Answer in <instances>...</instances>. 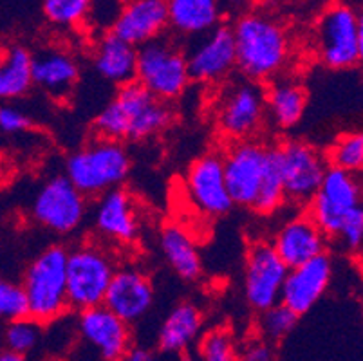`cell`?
Wrapping results in <instances>:
<instances>
[{
	"mask_svg": "<svg viewBox=\"0 0 363 361\" xmlns=\"http://www.w3.org/2000/svg\"><path fill=\"white\" fill-rule=\"evenodd\" d=\"M237 71L244 79L267 84L284 74L293 56L288 24L267 9H252L232 26Z\"/></svg>",
	"mask_w": 363,
	"mask_h": 361,
	"instance_id": "obj_1",
	"label": "cell"
},
{
	"mask_svg": "<svg viewBox=\"0 0 363 361\" xmlns=\"http://www.w3.org/2000/svg\"><path fill=\"white\" fill-rule=\"evenodd\" d=\"M174 121L168 104L156 99L138 82L118 87L114 98L98 112L94 119L96 138L118 143L143 141L167 130Z\"/></svg>",
	"mask_w": 363,
	"mask_h": 361,
	"instance_id": "obj_2",
	"label": "cell"
},
{
	"mask_svg": "<svg viewBox=\"0 0 363 361\" xmlns=\"http://www.w3.org/2000/svg\"><path fill=\"white\" fill-rule=\"evenodd\" d=\"M311 49L331 71L358 67L363 58V22L358 11L343 0L323 6L311 24Z\"/></svg>",
	"mask_w": 363,
	"mask_h": 361,
	"instance_id": "obj_3",
	"label": "cell"
},
{
	"mask_svg": "<svg viewBox=\"0 0 363 361\" xmlns=\"http://www.w3.org/2000/svg\"><path fill=\"white\" fill-rule=\"evenodd\" d=\"M132 170L127 147L118 141L96 138L72 152L65 161V177L87 199L121 188Z\"/></svg>",
	"mask_w": 363,
	"mask_h": 361,
	"instance_id": "obj_4",
	"label": "cell"
},
{
	"mask_svg": "<svg viewBox=\"0 0 363 361\" xmlns=\"http://www.w3.org/2000/svg\"><path fill=\"white\" fill-rule=\"evenodd\" d=\"M67 255L62 244H51L33 258L22 277L28 302V316L40 326H49L69 311Z\"/></svg>",
	"mask_w": 363,
	"mask_h": 361,
	"instance_id": "obj_5",
	"label": "cell"
},
{
	"mask_svg": "<svg viewBox=\"0 0 363 361\" xmlns=\"http://www.w3.org/2000/svg\"><path fill=\"white\" fill-rule=\"evenodd\" d=\"M118 270V260L100 240H87L67 255V304L69 311L104 306L105 293Z\"/></svg>",
	"mask_w": 363,
	"mask_h": 361,
	"instance_id": "obj_6",
	"label": "cell"
},
{
	"mask_svg": "<svg viewBox=\"0 0 363 361\" xmlns=\"http://www.w3.org/2000/svg\"><path fill=\"white\" fill-rule=\"evenodd\" d=\"M213 119L228 143L259 138L267 121L264 85L244 78L224 85L216 99Z\"/></svg>",
	"mask_w": 363,
	"mask_h": 361,
	"instance_id": "obj_7",
	"label": "cell"
},
{
	"mask_svg": "<svg viewBox=\"0 0 363 361\" xmlns=\"http://www.w3.org/2000/svg\"><path fill=\"white\" fill-rule=\"evenodd\" d=\"M136 82L163 104L179 99L192 84L184 51L167 36L145 44L138 49Z\"/></svg>",
	"mask_w": 363,
	"mask_h": 361,
	"instance_id": "obj_8",
	"label": "cell"
},
{
	"mask_svg": "<svg viewBox=\"0 0 363 361\" xmlns=\"http://www.w3.org/2000/svg\"><path fill=\"white\" fill-rule=\"evenodd\" d=\"M29 213L44 230L67 237L84 228L89 215V199L76 190L64 174L52 175L35 191Z\"/></svg>",
	"mask_w": 363,
	"mask_h": 361,
	"instance_id": "obj_9",
	"label": "cell"
},
{
	"mask_svg": "<svg viewBox=\"0 0 363 361\" xmlns=\"http://www.w3.org/2000/svg\"><path fill=\"white\" fill-rule=\"evenodd\" d=\"M277 147L286 203L296 210H306L328 172V161L323 152L302 139H289Z\"/></svg>",
	"mask_w": 363,
	"mask_h": 361,
	"instance_id": "obj_10",
	"label": "cell"
},
{
	"mask_svg": "<svg viewBox=\"0 0 363 361\" xmlns=\"http://www.w3.org/2000/svg\"><path fill=\"white\" fill-rule=\"evenodd\" d=\"M269 145L259 139L228 143L223 150V170L233 206L253 210L267 168Z\"/></svg>",
	"mask_w": 363,
	"mask_h": 361,
	"instance_id": "obj_11",
	"label": "cell"
},
{
	"mask_svg": "<svg viewBox=\"0 0 363 361\" xmlns=\"http://www.w3.org/2000/svg\"><path fill=\"white\" fill-rule=\"evenodd\" d=\"M358 206H362V181L358 175L328 168L318 190L303 211L331 240L338 233L343 218Z\"/></svg>",
	"mask_w": 363,
	"mask_h": 361,
	"instance_id": "obj_12",
	"label": "cell"
},
{
	"mask_svg": "<svg viewBox=\"0 0 363 361\" xmlns=\"http://www.w3.org/2000/svg\"><path fill=\"white\" fill-rule=\"evenodd\" d=\"M288 267L275 253L269 240H253L244 260V300L255 313L280 302Z\"/></svg>",
	"mask_w": 363,
	"mask_h": 361,
	"instance_id": "obj_13",
	"label": "cell"
},
{
	"mask_svg": "<svg viewBox=\"0 0 363 361\" xmlns=\"http://www.w3.org/2000/svg\"><path fill=\"white\" fill-rule=\"evenodd\" d=\"M92 230L101 244L130 246L140 240L141 215L136 199L127 188L100 195L92 208Z\"/></svg>",
	"mask_w": 363,
	"mask_h": 361,
	"instance_id": "obj_14",
	"label": "cell"
},
{
	"mask_svg": "<svg viewBox=\"0 0 363 361\" xmlns=\"http://www.w3.org/2000/svg\"><path fill=\"white\" fill-rule=\"evenodd\" d=\"M184 56L192 82L203 85L223 84L237 71L232 28L220 24L206 35L197 36Z\"/></svg>",
	"mask_w": 363,
	"mask_h": 361,
	"instance_id": "obj_15",
	"label": "cell"
},
{
	"mask_svg": "<svg viewBox=\"0 0 363 361\" xmlns=\"http://www.w3.org/2000/svg\"><path fill=\"white\" fill-rule=\"evenodd\" d=\"M184 191L192 206L206 217H224L232 211L219 152H206L192 161L184 177Z\"/></svg>",
	"mask_w": 363,
	"mask_h": 361,
	"instance_id": "obj_16",
	"label": "cell"
},
{
	"mask_svg": "<svg viewBox=\"0 0 363 361\" xmlns=\"http://www.w3.org/2000/svg\"><path fill=\"white\" fill-rule=\"evenodd\" d=\"M156 302L150 274L138 266H118L105 293L104 306L128 326L141 322Z\"/></svg>",
	"mask_w": 363,
	"mask_h": 361,
	"instance_id": "obj_17",
	"label": "cell"
},
{
	"mask_svg": "<svg viewBox=\"0 0 363 361\" xmlns=\"http://www.w3.org/2000/svg\"><path fill=\"white\" fill-rule=\"evenodd\" d=\"M335 274V264L329 253H322L308 262L288 270L280 302L296 316L308 314L328 293Z\"/></svg>",
	"mask_w": 363,
	"mask_h": 361,
	"instance_id": "obj_18",
	"label": "cell"
},
{
	"mask_svg": "<svg viewBox=\"0 0 363 361\" xmlns=\"http://www.w3.org/2000/svg\"><path fill=\"white\" fill-rule=\"evenodd\" d=\"M76 329L89 347L104 361H120L132 349V329L105 306L78 313Z\"/></svg>",
	"mask_w": 363,
	"mask_h": 361,
	"instance_id": "obj_19",
	"label": "cell"
},
{
	"mask_svg": "<svg viewBox=\"0 0 363 361\" xmlns=\"http://www.w3.org/2000/svg\"><path fill=\"white\" fill-rule=\"evenodd\" d=\"M329 243L331 240L320 231V228L303 210H298V213L286 218L269 240L288 270L308 262L318 255L328 253Z\"/></svg>",
	"mask_w": 363,
	"mask_h": 361,
	"instance_id": "obj_20",
	"label": "cell"
},
{
	"mask_svg": "<svg viewBox=\"0 0 363 361\" xmlns=\"http://www.w3.org/2000/svg\"><path fill=\"white\" fill-rule=\"evenodd\" d=\"M168 16L164 0H125L111 33L134 49L164 36Z\"/></svg>",
	"mask_w": 363,
	"mask_h": 361,
	"instance_id": "obj_21",
	"label": "cell"
},
{
	"mask_svg": "<svg viewBox=\"0 0 363 361\" xmlns=\"http://www.w3.org/2000/svg\"><path fill=\"white\" fill-rule=\"evenodd\" d=\"M33 87L56 101H67L80 82V65L74 56L60 48L35 52L31 60Z\"/></svg>",
	"mask_w": 363,
	"mask_h": 361,
	"instance_id": "obj_22",
	"label": "cell"
},
{
	"mask_svg": "<svg viewBox=\"0 0 363 361\" xmlns=\"http://www.w3.org/2000/svg\"><path fill=\"white\" fill-rule=\"evenodd\" d=\"M266 116L279 130H291L302 121L308 109V91L295 76L280 74L264 87Z\"/></svg>",
	"mask_w": 363,
	"mask_h": 361,
	"instance_id": "obj_23",
	"label": "cell"
},
{
	"mask_svg": "<svg viewBox=\"0 0 363 361\" xmlns=\"http://www.w3.org/2000/svg\"><path fill=\"white\" fill-rule=\"evenodd\" d=\"M157 246L164 262L184 282H196L203 274L199 248L190 231L179 223H167L157 235Z\"/></svg>",
	"mask_w": 363,
	"mask_h": 361,
	"instance_id": "obj_24",
	"label": "cell"
},
{
	"mask_svg": "<svg viewBox=\"0 0 363 361\" xmlns=\"http://www.w3.org/2000/svg\"><path fill=\"white\" fill-rule=\"evenodd\" d=\"M168 29L184 38H197L220 26L223 0H164Z\"/></svg>",
	"mask_w": 363,
	"mask_h": 361,
	"instance_id": "obj_25",
	"label": "cell"
},
{
	"mask_svg": "<svg viewBox=\"0 0 363 361\" xmlns=\"http://www.w3.org/2000/svg\"><path fill=\"white\" fill-rule=\"evenodd\" d=\"M136 62L138 49L125 44L111 31L104 33L92 49V65L96 72L116 87L136 82Z\"/></svg>",
	"mask_w": 363,
	"mask_h": 361,
	"instance_id": "obj_26",
	"label": "cell"
},
{
	"mask_svg": "<svg viewBox=\"0 0 363 361\" xmlns=\"http://www.w3.org/2000/svg\"><path fill=\"white\" fill-rule=\"evenodd\" d=\"M204 314L194 302H179L157 331V349L164 354H181L199 340Z\"/></svg>",
	"mask_w": 363,
	"mask_h": 361,
	"instance_id": "obj_27",
	"label": "cell"
},
{
	"mask_svg": "<svg viewBox=\"0 0 363 361\" xmlns=\"http://www.w3.org/2000/svg\"><path fill=\"white\" fill-rule=\"evenodd\" d=\"M33 52L21 44H0V99L9 104L33 89Z\"/></svg>",
	"mask_w": 363,
	"mask_h": 361,
	"instance_id": "obj_28",
	"label": "cell"
},
{
	"mask_svg": "<svg viewBox=\"0 0 363 361\" xmlns=\"http://www.w3.org/2000/svg\"><path fill=\"white\" fill-rule=\"evenodd\" d=\"M286 206H288V203H286V194H284L279 147L277 145H269L266 175H264L262 187H260L259 197H257L252 211H255L260 217H272V215L279 213Z\"/></svg>",
	"mask_w": 363,
	"mask_h": 361,
	"instance_id": "obj_29",
	"label": "cell"
},
{
	"mask_svg": "<svg viewBox=\"0 0 363 361\" xmlns=\"http://www.w3.org/2000/svg\"><path fill=\"white\" fill-rule=\"evenodd\" d=\"M329 168L359 175L363 170V134L359 130H347L336 135L323 154Z\"/></svg>",
	"mask_w": 363,
	"mask_h": 361,
	"instance_id": "obj_30",
	"label": "cell"
},
{
	"mask_svg": "<svg viewBox=\"0 0 363 361\" xmlns=\"http://www.w3.org/2000/svg\"><path fill=\"white\" fill-rule=\"evenodd\" d=\"M257 314H259L255 323L257 336L262 338L264 342L272 343V345L286 340L295 331L300 318L289 307L284 306L282 302L267 307L266 311Z\"/></svg>",
	"mask_w": 363,
	"mask_h": 361,
	"instance_id": "obj_31",
	"label": "cell"
},
{
	"mask_svg": "<svg viewBox=\"0 0 363 361\" xmlns=\"http://www.w3.org/2000/svg\"><path fill=\"white\" fill-rule=\"evenodd\" d=\"M92 0H42L45 20L55 28L74 29L85 24Z\"/></svg>",
	"mask_w": 363,
	"mask_h": 361,
	"instance_id": "obj_32",
	"label": "cell"
},
{
	"mask_svg": "<svg viewBox=\"0 0 363 361\" xmlns=\"http://www.w3.org/2000/svg\"><path fill=\"white\" fill-rule=\"evenodd\" d=\"M239 345L228 327L217 326L199 336L201 361H237Z\"/></svg>",
	"mask_w": 363,
	"mask_h": 361,
	"instance_id": "obj_33",
	"label": "cell"
},
{
	"mask_svg": "<svg viewBox=\"0 0 363 361\" xmlns=\"http://www.w3.org/2000/svg\"><path fill=\"white\" fill-rule=\"evenodd\" d=\"M42 327L44 326H40L29 316L8 322L4 331L6 350H11V352L21 354V356H28L40 343Z\"/></svg>",
	"mask_w": 363,
	"mask_h": 361,
	"instance_id": "obj_34",
	"label": "cell"
},
{
	"mask_svg": "<svg viewBox=\"0 0 363 361\" xmlns=\"http://www.w3.org/2000/svg\"><path fill=\"white\" fill-rule=\"evenodd\" d=\"M28 316V302L21 284L0 277V322H13Z\"/></svg>",
	"mask_w": 363,
	"mask_h": 361,
	"instance_id": "obj_35",
	"label": "cell"
},
{
	"mask_svg": "<svg viewBox=\"0 0 363 361\" xmlns=\"http://www.w3.org/2000/svg\"><path fill=\"white\" fill-rule=\"evenodd\" d=\"M340 246L343 253L358 257L363 246V208L358 206L343 218L338 233L333 238Z\"/></svg>",
	"mask_w": 363,
	"mask_h": 361,
	"instance_id": "obj_36",
	"label": "cell"
},
{
	"mask_svg": "<svg viewBox=\"0 0 363 361\" xmlns=\"http://www.w3.org/2000/svg\"><path fill=\"white\" fill-rule=\"evenodd\" d=\"M29 128H33V121L22 109L11 104L0 105V132L15 135L24 134Z\"/></svg>",
	"mask_w": 363,
	"mask_h": 361,
	"instance_id": "obj_37",
	"label": "cell"
},
{
	"mask_svg": "<svg viewBox=\"0 0 363 361\" xmlns=\"http://www.w3.org/2000/svg\"><path fill=\"white\" fill-rule=\"evenodd\" d=\"M123 4L125 0H92L85 24H87V22H94V24L91 26H98V28L101 29V35H104V33H108L112 28V22L111 18H108V9H116V11L120 13Z\"/></svg>",
	"mask_w": 363,
	"mask_h": 361,
	"instance_id": "obj_38",
	"label": "cell"
},
{
	"mask_svg": "<svg viewBox=\"0 0 363 361\" xmlns=\"http://www.w3.org/2000/svg\"><path fill=\"white\" fill-rule=\"evenodd\" d=\"M237 361H275V345L259 336L250 338L239 347Z\"/></svg>",
	"mask_w": 363,
	"mask_h": 361,
	"instance_id": "obj_39",
	"label": "cell"
},
{
	"mask_svg": "<svg viewBox=\"0 0 363 361\" xmlns=\"http://www.w3.org/2000/svg\"><path fill=\"white\" fill-rule=\"evenodd\" d=\"M120 361H156V356L145 347H132Z\"/></svg>",
	"mask_w": 363,
	"mask_h": 361,
	"instance_id": "obj_40",
	"label": "cell"
},
{
	"mask_svg": "<svg viewBox=\"0 0 363 361\" xmlns=\"http://www.w3.org/2000/svg\"><path fill=\"white\" fill-rule=\"evenodd\" d=\"M0 361H29L28 356H21V354H15L11 350H0Z\"/></svg>",
	"mask_w": 363,
	"mask_h": 361,
	"instance_id": "obj_41",
	"label": "cell"
},
{
	"mask_svg": "<svg viewBox=\"0 0 363 361\" xmlns=\"http://www.w3.org/2000/svg\"><path fill=\"white\" fill-rule=\"evenodd\" d=\"M266 4L269 6H289V4H295L298 0H264Z\"/></svg>",
	"mask_w": 363,
	"mask_h": 361,
	"instance_id": "obj_42",
	"label": "cell"
},
{
	"mask_svg": "<svg viewBox=\"0 0 363 361\" xmlns=\"http://www.w3.org/2000/svg\"><path fill=\"white\" fill-rule=\"evenodd\" d=\"M4 183V170H2V168H0V184Z\"/></svg>",
	"mask_w": 363,
	"mask_h": 361,
	"instance_id": "obj_43",
	"label": "cell"
}]
</instances>
